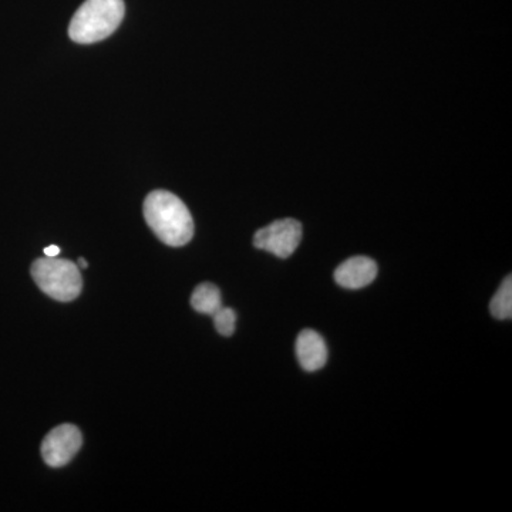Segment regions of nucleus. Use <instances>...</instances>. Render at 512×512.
<instances>
[{
    "label": "nucleus",
    "mask_w": 512,
    "mask_h": 512,
    "mask_svg": "<svg viewBox=\"0 0 512 512\" xmlns=\"http://www.w3.org/2000/svg\"><path fill=\"white\" fill-rule=\"evenodd\" d=\"M124 12L123 0H86L70 22V39L80 45L107 39L123 22Z\"/></svg>",
    "instance_id": "f03ea898"
},
{
    "label": "nucleus",
    "mask_w": 512,
    "mask_h": 512,
    "mask_svg": "<svg viewBox=\"0 0 512 512\" xmlns=\"http://www.w3.org/2000/svg\"><path fill=\"white\" fill-rule=\"evenodd\" d=\"M214 325L217 332L222 336H232L235 332V323H237V313L232 311L229 308H222L220 311L215 313L214 316Z\"/></svg>",
    "instance_id": "9d476101"
},
{
    "label": "nucleus",
    "mask_w": 512,
    "mask_h": 512,
    "mask_svg": "<svg viewBox=\"0 0 512 512\" xmlns=\"http://www.w3.org/2000/svg\"><path fill=\"white\" fill-rule=\"evenodd\" d=\"M302 241V224L293 218L272 222L268 227L256 231L255 248L271 252L278 258H289Z\"/></svg>",
    "instance_id": "20e7f679"
},
{
    "label": "nucleus",
    "mask_w": 512,
    "mask_h": 512,
    "mask_svg": "<svg viewBox=\"0 0 512 512\" xmlns=\"http://www.w3.org/2000/svg\"><path fill=\"white\" fill-rule=\"evenodd\" d=\"M191 306L202 315L214 316L222 308L220 289L208 282L198 285L192 292Z\"/></svg>",
    "instance_id": "6e6552de"
},
{
    "label": "nucleus",
    "mask_w": 512,
    "mask_h": 512,
    "mask_svg": "<svg viewBox=\"0 0 512 512\" xmlns=\"http://www.w3.org/2000/svg\"><path fill=\"white\" fill-rule=\"evenodd\" d=\"M144 218L168 247H184L194 237L191 212L173 192L157 190L148 194L144 201Z\"/></svg>",
    "instance_id": "f257e3e1"
},
{
    "label": "nucleus",
    "mask_w": 512,
    "mask_h": 512,
    "mask_svg": "<svg viewBox=\"0 0 512 512\" xmlns=\"http://www.w3.org/2000/svg\"><path fill=\"white\" fill-rule=\"evenodd\" d=\"M491 315L495 319L505 320L512 318V281L511 275L504 279L497 293L490 303Z\"/></svg>",
    "instance_id": "1a4fd4ad"
},
{
    "label": "nucleus",
    "mask_w": 512,
    "mask_h": 512,
    "mask_svg": "<svg viewBox=\"0 0 512 512\" xmlns=\"http://www.w3.org/2000/svg\"><path fill=\"white\" fill-rule=\"evenodd\" d=\"M59 254L60 248L57 245H50V247L45 248V255L49 256V258H55Z\"/></svg>",
    "instance_id": "9b49d317"
},
{
    "label": "nucleus",
    "mask_w": 512,
    "mask_h": 512,
    "mask_svg": "<svg viewBox=\"0 0 512 512\" xmlns=\"http://www.w3.org/2000/svg\"><path fill=\"white\" fill-rule=\"evenodd\" d=\"M30 272L40 291L56 301L72 302L82 293V274L72 261L45 256L33 262Z\"/></svg>",
    "instance_id": "7ed1b4c3"
},
{
    "label": "nucleus",
    "mask_w": 512,
    "mask_h": 512,
    "mask_svg": "<svg viewBox=\"0 0 512 512\" xmlns=\"http://www.w3.org/2000/svg\"><path fill=\"white\" fill-rule=\"evenodd\" d=\"M83 444L80 430L73 424H62L50 431L42 443V456L47 466H66Z\"/></svg>",
    "instance_id": "39448f33"
},
{
    "label": "nucleus",
    "mask_w": 512,
    "mask_h": 512,
    "mask_svg": "<svg viewBox=\"0 0 512 512\" xmlns=\"http://www.w3.org/2000/svg\"><path fill=\"white\" fill-rule=\"evenodd\" d=\"M79 268L86 269L87 268V262L86 259L80 258L79 259Z\"/></svg>",
    "instance_id": "f8f14e48"
},
{
    "label": "nucleus",
    "mask_w": 512,
    "mask_h": 512,
    "mask_svg": "<svg viewBox=\"0 0 512 512\" xmlns=\"http://www.w3.org/2000/svg\"><path fill=\"white\" fill-rule=\"evenodd\" d=\"M377 271L379 269L373 259L367 256H353L336 268L335 281L342 288L355 291L372 284L376 279Z\"/></svg>",
    "instance_id": "423d86ee"
},
{
    "label": "nucleus",
    "mask_w": 512,
    "mask_h": 512,
    "mask_svg": "<svg viewBox=\"0 0 512 512\" xmlns=\"http://www.w3.org/2000/svg\"><path fill=\"white\" fill-rule=\"evenodd\" d=\"M296 356L306 372H316L328 362L325 340L312 329L303 330L296 340Z\"/></svg>",
    "instance_id": "0eeeda50"
}]
</instances>
